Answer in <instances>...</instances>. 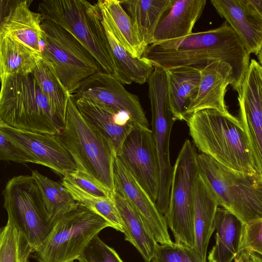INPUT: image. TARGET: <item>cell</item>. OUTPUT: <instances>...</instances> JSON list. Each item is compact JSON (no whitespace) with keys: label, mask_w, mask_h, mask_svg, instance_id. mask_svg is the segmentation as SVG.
I'll return each instance as SVG.
<instances>
[{"label":"cell","mask_w":262,"mask_h":262,"mask_svg":"<svg viewBox=\"0 0 262 262\" xmlns=\"http://www.w3.org/2000/svg\"><path fill=\"white\" fill-rule=\"evenodd\" d=\"M142 58L154 68L164 70L181 67L200 69L213 61L223 60L232 67L231 86L238 93L250 62V54L226 21L215 29L152 43Z\"/></svg>","instance_id":"cell-1"},{"label":"cell","mask_w":262,"mask_h":262,"mask_svg":"<svg viewBox=\"0 0 262 262\" xmlns=\"http://www.w3.org/2000/svg\"><path fill=\"white\" fill-rule=\"evenodd\" d=\"M186 122L193 143L202 154L231 169L260 174L248 136L238 119L208 108L191 114Z\"/></svg>","instance_id":"cell-2"},{"label":"cell","mask_w":262,"mask_h":262,"mask_svg":"<svg viewBox=\"0 0 262 262\" xmlns=\"http://www.w3.org/2000/svg\"><path fill=\"white\" fill-rule=\"evenodd\" d=\"M57 137L71 156L77 170L114 193V164L117 156L114 147L82 116L71 95L64 127Z\"/></svg>","instance_id":"cell-3"},{"label":"cell","mask_w":262,"mask_h":262,"mask_svg":"<svg viewBox=\"0 0 262 262\" xmlns=\"http://www.w3.org/2000/svg\"><path fill=\"white\" fill-rule=\"evenodd\" d=\"M0 121L31 132L58 135L65 123L56 115L32 73L1 84Z\"/></svg>","instance_id":"cell-4"},{"label":"cell","mask_w":262,"mask_h":262,"mask_svg":"<svg viewBox=\"0 0 262 262\" xmlns=\"http://www.w3.org/2000/svg\"><path fill=\"white\" fill-rule=\"evenodd\" d=\"M199 173L219 206L243 224L262 218V177L228 168L204 154L198 155Z\"/></svg>","instance_id":"cell-5"},{"label":"cell","mask_w":262,"mask_h":262,"mask_svg":"<svg viewBox=\"0 0 262 262\" xmlns=\"http://www.w3.org/2000/svg\"><path fill=\"white\" fill-rule=\"evenodd\" d=\"M38 11L75 37L93 56L101 70L114 76L115 68L97 4L85 0H43Z\"/></svg>","instance_id":"cell-6"},{"label":"cell","mask_w":262,"mask_h":262,"mask_svg":"<svg viewBox=\"0 0 262 262\" xmlns=\"http://www.w3.org/2000/svg\"><path fill=\"white\" fill-rule=\"evenodd\" d=\"M107 227H112L103 216L79 204L55 222L33 256L38 262H74L91 240Z\"/></svg>","instance_id":"cell-7"},{"label":"cell","mask_w":262,"mask_h":262,"mask_svg":"<svg viewBox=\"0 0 262 262\" xmlns=\"http://www.w3.org/2000/svg\"><path fill=\"white\" fill-rule=\"evenodd\" d=\"M42 58L50 62L71 95L86 78L101 67L88 50L71 34L45 19L41 23Z\"/></svg>","instance_id":"cell-8"},{"label":"cell","mask_w":262,"mask_h":262,"mask_svg":"<svg viewBox=\"0 0 262 262\" xmlns=\"http://www.w3.org/2000/svg\"><path fill=\"white\" fill-rule=\"evenodd\" d=\"M195 146L186 139L178 154L173 171L168 209L164 215L175 242L193 247L194 189L199 174Z\"/></svg>","instance_id":"cell-9"},{"label":"cell","mask_w":262,"mask_h":262,"mask_svg":"<svg viewBox=\"0 0 262 262\" xmlns=\"http://www.w3.org/2000/svg\"><path fill=\"white\" fill-rule=\"evenodd\" d=\"M2 194L8 220L26 237L34 252L52 230L41 191L32 175H19L7 183Z\"/></svg>","instance_id":"cell-10"},{"label":"cell","mask_w":262,"mask_h":262,"mask_svg":"<svg viewBox=\"0 0 262 262\" xmlns=\"http://www.w3.org/2000/svg\"><path fill=\"white\" fill-rule=\"evenodd\" d=\"M148 97L151 111V131L158 153L160 185L156 204L164 215L168 209L173 167L170 159L169 143L175 121L170 108L166 71L155 68L148 80Z\"/></svg>","instance_id":"cell-11"},{"label":"cell","mask_w":262,"mask_h":262,"mask_svg":"<svg viewBox=\"0 0 262 262\" xmlns=\"http://www.w3.org/2000/svg\"><path fill=\"white\" fill-rule=\"evenodd\" d=\"M156 203L160 185L158 153L152 132L134 124L117 156Z\"/></svg>","instance_id":"cell-12"},{"label":"cell","mask_w":262,"mask_h":262,"mask_svg":"<svg viewBox=\"0 0 262 262\" xmlns=\"http://www.w3.org/2000/svg\"><path fill=\"white\" fill-rule=\"evenodd\" d=\"M75 99L95 101L115 113L128 114L135 124L148 127V121L137 95L128 92L112 74L99 71L81 82L71 95Z\"/></svg>","instance_id":"cell-13"},{"label":"cell","mask_w":262,"mask_h":262,"mask_svg":"<svg viewBox=\"0 0 262 262\" xmlns=\"http://www.w3.org/2000/svg\"><path fill=\"white\" fill-rule=\"evenodd\" d=\"M0 132L26 151L35 164L47 167L62 177L76 170L73 159L57 135L19 129L1 121Z\"/></svg>","instance_id":"cell-14"},{"label":"cell","mask_w":262,"mask_h":262,"mask_svg":"<svg viewBox=\"0 0 262 262\" xmlns=\"http://www.w3.org/2000/svg\"><path fill=\"white\" fill-rule=\"evenodd\" d=\"M238 94V119L246 131L262 177V67L254 59L250 60Z\"/></svg>","instance_id":"cell-15"},{"label":"cell","mask_w":262,"mask_h":262,"mask_svg":"<svg viewBox=\"0 0 262 262\" xmlns=\"http://www.w3.org/2000/svg\"><path fill=\"white\" fill-rule=\"evenodd\" d=\"M114 191L122 194L139 212L161 245L172 244L165 217L156 203L116 156L114 164Z\"/></svg>","instance_id":"cell-16"},{"label":"cell","mask_w":262,"mask_h":262,"mask_svg":"<svg viewBox=\"0 0 262 262\" xmlns=\"http://www.w3.org/2000/svg\"><path fill=\"white\" fill-rule=\"evenodd\" d=\"M199 69L201 73L200 85L188 106L186 121L191 114L204 109H215L224 114H230L225 96L228 85L232 84L231 66L223 60H217Z\"/></svg>","instance_id":"cell-17"},{"label":"cell","mask_w":262,"mask_h":262,"mask_svg":"<svg viewBox=\"0 0 262 262\" xmlns=\"http://www.w3.org/2000/svg\"><path fill=\"white\" fill-rule=\"evenodd\" d=\"M28 1H13L1 19L0 35L9 36L41 56L45 18L30 9ZM42 57V56H41Z\"/></svg>","instance_id":"cell-18"},{"label":"cell","mask_w":262,"mask_h":262,"mask_svg":"<svg viewBox=\"0 0 262 262\" xmlns=\"http://www.w3.org/2000/svg\"><path fill=\"white\" fill-rule=\"evenodd\" d=\"M210 2L217 13L237 33L248 53L257 55L262 47V17L245 0Z\"/></svg>","instance_id":"cell-19"},{"label":"cell","mask_w":262,"mask_h":262,"mask_svg":"<svg viewBox=\"0 0 262 262\" xmlns=\"http://www.w3.org/2000/svg\"><path fill=\"white\" fill-rule=\"evenodd\" d=\"M219 205L212 192L200 175L194 189L193 248L204 262L211 236L215 231L214 219Z\"/></svg>","instance_id":"cell-20"},{"label":"cell","mask_w":262,"mask_h":262,"mask_svg":"<svg viewBox=\"0 0 262 262\" xmlns=\"http://www.w3.org/2000/svg\"><path fill=\"white\" fill-rule=\"evenodd\" d=\"M206 4V0H174L168 13L158 25L152 43L183 38L192 34Z\"/></svg>","instance_id":"cell-21"},{"label":"cell","mask_w":262,"mask_h":262,"mask_svg":"<svg viewBox=\"0 0 262 262\" xmlns=\"http://www.w3.org/2000/svg\"><path fill=\"white\" fill-rule=\"evenodd\" d=\"M113 198L122 220L125 239L136 248L146 262H151L158 243L153 233L122 194L114 191Z\"/></svg>","instance_id":"cell-22"},{"label":"cell","mask_w":262,"mask_h":262,"mask_svg":"<svg viewBox=\"0 0 262 262\" xmlns=\"http://www.w3.org/2000/svg\"><path fill=\"white\" fill-rule=\"evenodd\" d=\"M102 24L115 68L114 76L122 84L133 82L143 84L148 81L154 67L146 59L134 57L123 47L102 19Z\"/></svg>","instance_id":"cell-23"},{"label":"cell","mask_w":262,"mask_h":262,"mask_svg":"<svg viewBox=\"0 0 262 262\" xmlns=\"http://www.w3.org/2000/svg\"><path fill=\"white\" fill-rule=\"evenodd\" d=\"M174 0L121 1L130 16L140 42L145 47L154 42V35L164 13L172 7Z\"/></svg>","instance_id":"cell-24"},{"label":"cell","mask_w":262,"mask_h":262,"mask_svg":"<svg viewBox=\"0 0 262 262\" xmlns=\"http://www.w3.org/2000/svg\"><path fill=\"white\" fill-rule=\"evenodd\" d=\"M170 111L176 120L186 121V111L196 94L201 79L199 69L181 67L165 70Z\"/></svg>","instance_id":"cell-25"},{"label":"cell","mask_w":262,"mask_h":262,"mask_svg":"<svg viewBox=\"0 0 262 262\" xmlns=\"http://www.w3.org/2000/svg\"><path fill=\"white\" fill-rule=\"evenodd\" d=\"M243 223L227 210L218 207L214 219L215 243L209 252V262H232L238 253Z\"/></svg>","instance_id":"cell-26"},{"label":"cell","mask_w":262,"mask_h":262,"mask_svg":"<svg viewBox=\"0 0 262 262\" xmlns=\"http://www.w3.org/2000/svg\"><path fill=\"white\" fill-rule=\"evenodd\" d=\"M75 102L82 116L111 142L116 156H119L125 139L133 128L134 123L125 126L117 124L115 119L116 113L91 100L80 98L75 99Z\"/></svg>","instance_id":"cell-27"},{"label":"cell","mask_w":262,"mask_h":262,"mask_svg":"<svg viewBox=\"0 0 262 262\" xmlns=\"http://www.w3.org/2000/svg\"><path fill=\"white\" fill-rule=\"evenodd\" d=\"M96 4L102 19L123 47L134 57L141 58L146 48L139 40L132 20L121 1L99 0Z\"/></svg>","instance_id":"cell-28"},{"label":"cell","mask_w":262,"mask_h":262,"mask_svg":"<svg viewBox=\"0 0 262 262\" xmlns=\"http://www.w3.org/2000/svg\"><path fill=\"white\" fill-rule=\"evenodd\" d=\"M41 58V55L13 38L0 35L1 84L11 76L32 73Z\"/></svg>","instance_id":"cell-29"},{"label":"cell","mask_w":262,"mask_h":262,"mask_svg":"<svg viewBox=\"0 0 262 262\" xmlns=\"http://www.w3.org/2000/svg\"><path fill=\"white\" fill-rule=\"evenodd\" d=\"M31 175L41 191L48 219L53 225L63 215L78 207L79 204L61 183L37 170H32Z\"/></svg>","instance_id":"cell-30"},{"label":"cell","mask_w":262,"mask_h":262,"mask_svg":"<svg viewBox=\"0 0 262 262\" xmlns=\"http://www.w3.org/2000/svg\"><path fill=\"white\" fill-rule=\"evenodd\" d=\"M32 74L53 111L65 123L71 94L61 83L51 64L42 58Z\"/></svg>","instance_id":"cell-31"},{"label":"cell","mask_w":262,"mask_h":262,"mask_svg":"<svg viewBox=\"0 0 262 262\" xmlns=\"http://www.w3.org/2000/svg\"><path fill=\"white\" fill-rule=\"evenodd\" d=\"M61 184L79 204L99 214L111 224L112 228L123 233L122 220L113 194L110 197H97L82 191L63 180Z\"/></svg>","instance_id":"cell-32"},{"label":"cell","mask_w":262,"mask_h":262,"mask_svg":"<svg viewBox=\"0 0 262 262\" xmlns=\"http://www.w3.org/2000/svg\"><path fill=\"white\" fill-rule=\"evenodd\" d=\"M34 249L9 221L0 233V262H29Z\"/></svg>","instance_id":"cell-33"},{"label":"cell","mask_w":262,"mask_h":262,"mask_svg":"<svg viewBox=\"0 0 262 262\" xmlns=\"http://www.w3.org/2000/svg\"><path fill=\"white\" fill-rule=\"evenodd\" d=\"M151 262H204L193 247L173 243H158Z\"/></svg>","instance_id":"cell-34"},{"label":"cell","mask_w":262,"mask_h":262,"mask_svg":"<svg viewBox=\"0 0 262 262\" xmlns=\"http://www.w3.org/2000/svg\"><path fill=\"white\" fill-rule=\"evenodd\" d=\"M79 259L84 262H123L116 251L98 235L91 240Z\"/></svg>","instance_id":"cell-35"},{"label":"cell","mask_w":262,"mask_h":262,"mask_svg":"<svg viewBox=\"0 0 262 262\" xmlns=\"http://www.w3.org/2000/svg\"><path fill=\"white\" fill-rule=\"evenodd\" d=\"M249 250L262 258V218L243 224L238 252Z\"/></svg>","instance_id":"cell-36"},{"label":"cell","mask_w":262,"mask_h":262,"mask_svg":"<svg viewBox=\"0 0 262 262\" xmlns=\"http://www.w3.org/2000/svg\"><path fill=\"white\" fill-rule=\"evenodd\" d=\"M62 180L95 196L106 198L112 196L113 194V193L77 169L63 177Z\"/></svg>","instance_id":"cell-37"},{"label":"cell","mask_w":262,"mask_h":262,"mask_svg":"<svg viewBox=\"0 0 262 262\" xmlns=\"http://www.w3.org/2000/svg\"><path fill=\"white\" fill-rule=\"evenodd\" d=\"M0 159L2 161L23 164L34 163L33 159L26 151L1 132Z\"/></svg>","instance_id":"cell-38"},{"label":"cell","mask_w":262,"mask_h":262,"mask_svg":"<svg viewBox=\"0 0 262 262\" xmlns=\"http://www.w3.org/2000/svg\"><path fill=\"white\" fill-rule=\"evenodd\" d=\"M234 262H262V258L252 251L244 250L238 252Z\"/></svg>","instance_id":"cell-39"},{"label":"cell","mask_w":262,"mask_h":262,"mask_svg":"<svg viewBox=\"0 0 262 262\" xmlns=\"http://www.w3.org/2000/svg\"><path fill=\"white\" fill-rule=\"evenodd\" d=\"M246 4L262 17V0H245Z\"/></svg>","instance_id":"cell-40"},{"label":"cell","mask_w":262,"mask_h":262,"mask_svg":"<svg viewBox=\"0 0 262 262\" xmlns=\"http://www.w3.org/2000/svg\"><path fill=\"white\" fill-rule=\"evenodd\" d=\"M256 55H257V58L259 60V64L262 67V47Z\"/></svg>","instance_id":"cell-41"},{"label":"cell","mask_w":262,"mask_h":262,"mask_svg":"<svg viewBox=\"0 0 262 262\" xmlns=\"http://www.w3.org/2000/svg\"><path fill=\"white\" fill-rule=\"evenodd\" d=\"M78 260L79 261V262H84L82 260L80 259H78Z\"/></svg>","instance_id":"cell-42"}]
</instances>
